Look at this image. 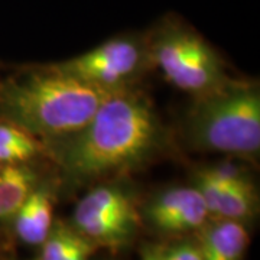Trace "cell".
<instances>
[{"mask_svg": "<svg viewBox=\"0 0 260 260\" xmlns=\"http://www.w3.org/2000/svg\"><path fill=\"white\" fill-rule=\"evenodd\" d=\"M67 184H93L146 167L167 153L169 132L145 94L127 88L112 95L85 126L47 142Z\"/></svg>", "mask_w": 260, "mask_h": 260, "instance_id": "cell-1", "label": "cell"}, {"mask_svg": "<svg viewBox=\"0 0 260 260\" xmlns=\"http://www.w3.org/2000/svg\"><path fill=\"white\" fill-rule=\"evenodd\" d=\"M120 91L84 83L47 64L32 65L0 81V119L49 142L81 129Z\"/></svg>", "mask_w": 260, "mask_h": 260, "instance_id": "cell-2", "label": "cell"}, {"mask_svg": "<svg viewBox=\"0 0 260 260\" xmlns=\"http://www.w3.org/2000/svg\"><path fill=\"white\" fill-rule=\"evenodd\" d=\"M195 150L256 156L260 148V93L253 83L236 81L195 97L184 126Z\"/></svg>", "mask_w": 260, "mask_h": 260, "instance_id": "cell-3", "label": "cell"}, {"mask_svg": "<svg viewBox=\"0 0 260 260\" xmlns=\"http://www.w3.org/2000/svg\"><path fill=\"white\" fill-rule=\"evenodd\" d=\"M148 38L152 64L178 88L200 97L233 81L217 51L175 16L160 20Z\"/></svg>", "mask_w": 260, "mask_h": 260, "instance_id": "cell-4", "label": "cell"}, {"mask_svg": "<svg viewBox=\"0 0 260 260\" xmlns=\"http://www.w3.org/2000/svg\"><path fill=\"white\" fill-rule=\"evenodd\" d=\"M71 224L95 247L119 251L135 240L140 214L127 186L106 182L94 186L78 201Z\"/></svg>", "mask_w": 260, "mask_h": 260, "instance_id": "cell-5", "label": "cell"}, {"mask_svg": "<svg viewBox=\"0 0 260 260\" xmlns=\"http://www.w3.org/2000/svg\"><path fill=\"white\" fill-rule=\"evenodd\" d=\"M47 65L84 83L126 90L132 88L152 65L149 38L145 35L114 37L85 54Z\"/></svg>", "mask_w": 260, "mask_h": 260, "instance_id": "cell-6", "label": "cell"}, {"mask_svg": "<svg viewBox=\"0 0 260 260\" xmlns=\"http://www.w3.org/2000/svg\"><path fill=\"white\" fill-rule=\"evenodd\" d=\"M192 182L203 197L210 217L246 223L257 211L254 185L250 177L239 168H204L195 172Z\"/></svg>", "mask_w": 260, "mask_h": 260, "instance_id": "cell-7", "label": "cell"}, {"mask_svg": "<svg viewBox=\"0 0 260 260\" xmlns=\"http://www.w3.org/2000/svg\"><path fill=\"white\" fill-rule=\"evenodd\" d=\"M140 218L162 234H185L198 232L210 213L194 185L172 186L152 195L142 207Z\"/></svg>", "mask_w": 260, "mask_h": 260, "instance_id": "cell-8", "label": "cell"}, {"mask_svg": "<svg viewBox=\"0 0 260 260\" xmlns=\"http://www.w3.org/2000/svg\"><path fill=\"white\" fill-rule=\"evenodd\" d=\"M54 185L48 181H39L12 221L20 242L28 246L42 244L54 224Z\"/></svg>", "mask_w": 260, "mask_h": 260, "instance_id": "cell-9", "label": "cell"}, {"mask_svg": "<svg viewBox=\"0 0 260 260\" xmlns=\"http://www.w3.org/2000/svg\"><path fill=\"white\" fill-rule=\"evenodd\" d=\"M203 260H243L250 243L246 224L227 218H214L198 230Z\"/></svg>", "mask_w": 260, "mask_h": 260, "instance_id": "cell-10", "label": "cell"}, {"mask_svg": "<svg viewBox=\"0 0 260 260\" xmlns=\"http://www.w3.org/2000/svg\"><path fill=\"white\" fill-rule=\"evenodd\" d=\"M38 182V174L28 164H6L0 167V224H12Z\"/></svg>", "mask_w": 260, "mask_h": 260, "instance_id": "cell-11", "label": "cell"}, {"mask_svg": "<svg viewBox=\"0 0 260 260\" xmlns=\"http://www.w3.org/2000/svg\"><path fill=\"white\" fill-rule=\"evenodd\" d=\"M38 260H90L97 249L71 223L54 221L47 239L39 246Z\"/></svg>", "mask_w": 260, "mask_h": 260, "instance_id": "cell-12", "label": "cell"}, {"mask_svg": "<svg viewBox=\"0 0 260 260\" xmlns=\"http://www.w3.org/2000/svg\"><path fill=\"white\" fill-rule=\"evenodd\" d=\"M45 152L41 140L10 121L0 119V164H29Z\"/></svg>", "mask_w": 260, "mask_h": 260, "instance_id": "cell-13", "label": "cell"}, {"mask_svg": "<svg viewBox=\"0 0 260 260\" xmlns=\"http://www.w3.org/2000/svg\"><path fill=\"white\" fill-rule=\"evenodd\" d=\"M160 254L164 260H203L198 242L191 239H182L165 247L160 246Z\"/></svg>", "mask_w": 260, "mask_h": 260, "instance_id": "cell-14", "label": "cell"}, {"mask_svg": "<svg viewBox=\"0 0 260 260\" xmlns=\"http://www.w3.org/2000/svg\"><path fill=\"white\" fill-rule=\"evenodd\" d=\"M142 260H164L160 254V246L148 244L142 250Z\"/></svg>", "mask_w": 260, "mask_h": 260, "instance_id": "cell-15", "label": "cell"}, {"mask_svg": "<svg viewBox=\"0 0 260 260\" xmlns=\"http://www.w3.org/2000/svg\"><path fill=\"white\" fill-rule=\"evenodd\" d=\"M0 167H2V164H0Z\"/></svg>", "mask_w": 260, "mask_h": 260, "instance_id": "cell-16", "label": "cell"}]
</instances>
